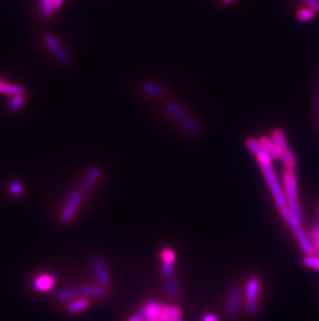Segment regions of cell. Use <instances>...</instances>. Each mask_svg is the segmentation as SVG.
<instances>
[{"label":"cell","instance_id":"obj_6","mask_svg":"<svg viewBox=\"0 0 319 321\" xmlns=\"http://www.w3.org/2000/svg\"><path fill=\"white\" fill-rule=\"evenodd\" d=\"M260 294V279L257 275H251L246 284V309L250 314H255L258 310V301Z\"/></svg>","mask_w":319,"mask_h":321},{"label":"cell","instance_id":"obj_32","mask_svg":"<svg viewBox=\"0 0 319 321\" xmlns=\"http://www.w3.org/2000/svg\"><path fill=\"white\" fill-rule=\"evenodd\" d=\"M128 321H145V319H144V316L143 314L141 313V311H139L138 313H137V314L131 316L130 318H128Z\"/></svg>","mask_w":319,"mask_h":321},{"label":"cell","instance_id":"obj_4","mask_svg":"<svg viewBox=\"0 0 319 321\" xmlns=\"http://www.w3.org/2000/svg\"><path fill=\"white\" fill-rule=\"evenodd\" d=\"M164 108L174 120L190 134H197L200 131L199 124L193 117L190 116L187 111L182 108L175 101L168 100L164 103Z\"/></svg>","mask_w":319,"mask_h":321},{"label":"cell","instance_id":"obj_10","mask_svg":"<svg viewBox=\"0 0 319 321\" xmlns=\"http://www.w3.org/2000/svg\"><path fill=\"white\" fill-rule=\"evenodd\" d=\"M246 146L248 148V150L255 155L258 164L259 163L271 164L272 163L273 159L271 157L269 153H267L263 150V148L261 147L259 140H257L256 138H253V137H250L246 141Z\"/></svg>","mask_w":319,"mask_h":321},{"label":"cell","instance_id":"obj_24","mask_svg":"<svg viewBox=\"0 0 319 321\" xmlns=\"http://www.w3.org/2000/svg\"><path fill=\"white\" fill-rule=\"evenodd\" d=\"M181 312L180 309L175 307V305L164 304L162 305V315L161 318H177L180 317Z\"/></svg>","mask_w":319,"mask_h":321},{"label":"cell","instance_id":"obj_13","mask_svg":"<svg viewBox=\"0 0 319 321\" xmlns=\"http://www.w3.org/2000/svg\"><path fill=\"white\" fill-rule=\"evenodd\" d=\"M145 321L159 320L162 315V304L156 301H148L141 310Z\"/></svg>","mask_w":319,"mask_h":321},{"label":"cell","instance_id":"obj_15","mask_svg":"<svg viewBox=\"0 0 319 321\" xmlns=\"http://www.w3.org/2000/svg\"><path fill=\"white\" fill-rule=\"evenodd\" d=\"M64 0H40L41 9H42V17L44 19L50 18L53 13L57 11L60 6L63 5Z\"/></svg>","mask_w":319,"mask_h":321},{"label":"cell","instance_id":"obj_18","mask_svg":"<svg viewBox=\"0 0 319 321\" xmlns=\"http://www.w3.org/2000/svg\"><path fill=\"white\" fill-rule=\"evenodd\" d=\"M89 307V301L86 297L82 296L80 298H75L66 305V310L72 314H78L80 312L85 311Z\"/></svg>","mask_w":319,"mask_h":321},{"label":"cell","instance_id":"obj_21","mask_svg":"<svg viewBox=\"0 0 319 321\" xmlns=\"http://www.w3.org/2000/svg\"><path fill=\"white\" fill-rule=\"evenodd\" d=\"M56 300L59 302H70L80 297L77 288H64L56 292Z\"/></svg>","mask_w":319,"mask_h":321},{"label":"cell","instance_id":"obj_9","mask_svg":"<svg viewBox=\"0 0 319 321\" xmlns=\"http://www.w3.org/2000/svg\"><path fill=\"white\" fill-rule=\"evenodd\" d=\"M55 282L56 279L54 277V274L50 273V272H44L32 280V288L37 291V292H49L50 290L53 289V287L55 286Z\"/></svg>","mask_w":319,"mask_h":321},{"label":"cell","instance_id":"obj_34","mask_svg":"<svg viewBox=\"0 0 319 321\" xmlns=\"http://www.w3.org/2000/svg\"><path fill=\"white\" fill-rule=\"evenodd\" d=\"M158 321H182V319L180 317H177V318H160Z\"/></svg>","mask_w":319,"mask_h":321},{"label":"cell","instance_id":"obj_26","mask_svg":"<svg viewBox=\"0 0 319 321\" xmlns=\"http://www.w3.org/2000/svg\"><path fill=\"white\" fill-rule=\"evenodd\" d=\"M165 289H166V293L170 297H175L178 293L177 282L174 279H168V281H167L165 284Z\"/></svg>","mask_w":319,"mask_h":321},{"label":"cell","instance_id":"obj_35","mask_svg":"<svg viewBox=\"0 0 319 321\" xmlns=\"http://www.w3.org/2000/svg\"><path fill=\"white\" fill-rule=\"evenodd\" d=\"M234 0H221V2H223L224 4H228V3H231Z\"/></svg>","mask_w":319,"mask_h":321},{"label":"cell","instance_id":"obj_20","mask_svg":"<svg viewBox=\"0 0 319 321\" xmlns=\"http://www.w3.org/2000/svg\"><path fill=\"white\" fill-rule=\"evenodd\" d=\"M141 89L143 93L149 96H162L165 93V88L162 84L150 81L143 82L141 84Z\"/></svg>","mask_w":319,"mask_h":321},{"label":"cell","instance_id":"obj_16","mask_svg":"<svg viewBox=\"0 0 319 321\" xmlns=\"http://www.w3.org/2000/svg\"><path fill=\"white\" fill-rule=\"evenodd\" d=\"M259 143L263 148V150L269 153L272 159H281V153L279 149L271 136H261L259 138Z\"/></svg>","mask_w":319,"mask_h":321},{"label":"cell","instance_id":"obj_8","mask_svg":"<svg viewBox=\"0 0 319 321\" xmlns=\"http://www.w3.org/2000/svg\"><path fill=\"white\" fill-rule=\"evenodd\" d=\"M44 42L52 51V53L54 54L55 58L59 63H62L64 65L70 64L71 62L70 54H68V52L65 50V48L63 46V44L58 41L55 35H53L51 34H45Z\"/></svg>","mask_w":319,"mask_h":321},{"label":"cell","instance_id":"obj_2","mask_svg":"<svg viewBox=\"0 0 319 321\" xmlns=\"http://www.w3.org/2000/svg\"><path fill=\"white\" fill-rule=\"evenodd\" d=\"M282 181L287 207L289 208L300 220H302L303 211L299 201L298 179H296L295 170L292 169H285L283 170Z\"/></svg>","mask_w":319,"mask_h":321},{"label":"cell","instance_id":"obj_25","mask_svg":"<svg viewBox=\"0 0 319 321\" xmlns=\"http://www.w3.org/2000/svg\"><path fill=\"white\" fill-rule=\"evenodd\" d=\"M302 264L311 270H319V257L318 256H305L302 259Z\"/></svg>","mask_w":319,"mask_h":321},{"label":"cell","instance_id":"obj_29","mask_svg":"<svg viewBox=\"0 0 319 321\" xmlns=\"http://www.w3.org/2000/svg\"><path fill=\"white\" fill-rule=\"evenodd\" d=\"M161 259L163 262H174L175 261V253L171 249H164L161 252Z\"/></svg>","mask_w":319,"mask_h":321},{"label":"cell","instance_id":"obj_17","mask_svg":"<svg viewBox=\"0 0 319 321\" xmlns=\"http://www.w3.org/2000/svg\"><path fill=\"white\" fill-rule=\"evenodd\" d=\"M101 174H102V170L98 168L91 169L87 173V175L84 179V181H83L82 191L83 192H89L91 189H93L95 184L98 180V178L101 177Z\"/></svg>","mask_w":319,"mask_h":321},{"label":"cell","instance_id":"obj_12","mask_svg":"<svg viewBox=\"0 0 319 321\" xmlns=\"http://www.w3.org/2000/svg\"><path fill=\"white\" fill-rule=\"evenodd\" d=\"M241 302H242V291L239 288L233 289L227 298L226 307H225L226 312L229 315H235L239 309L240 308Z\"/></svg>","mask_w":319,"mask_h":321},{"label":"cell","instance_id":"obj_22","mask_svg":"<svg viewBox=\"0 0 319 321\" xmlns=\"http://www.w3.org/2000/svg\"><path fill=\"white\" fill-rule=\"evenodd\" d=\"M308 235L310 237L311 242L313 244L315 255L319 257V221L312 222V225L310 226Z\"/></svg>","mask_w":319,"mask_h":321},{"label":"cell","instance_id":"obj_19","mask_svg":"<svg viewBox=\"0 0 319 321\" xmlns=\"http://www.w3.org/2000/svg\"><path fill=\"white\" fill-rule=\"evenodd\" d=\"M0 94L7 95V96H15V95H20V94H25V88L18 85V84H7L6 81L0 78Z\"/></svg>","mask_w":319,"mask_h":321},{"label":"cell","instance_id":"obj_27","mask_svg":"<svg viewBox=\"0 0 319 321\" xmlns=\"http://www.w3.org/2000/svg\"><path fill=\"white\" fill-rule=\"evenodd\" d=\"M315 15V12H313L309 7H305V9H301L298 14H296V17L301 21V22H308L310 20H312Z\"/></svg>","mask_w":319,"mask_h":321},{"label":"cell","instance_id":"obj_1","mask_svg":"<svg viewBox=\"0 0 319 321\" xmlns=\"http://www.w3.org/2000/svg\"><path fill=\"white\" fill-rule=\"evenodd\" d=\"M280 213L286 222V225L292 231L295 240L298 242L302 252L305 253V256L315 255V250L312 242L310 240V237L302 227V220H300L288 207L280 209Z\"/></svg>","mask_w":319,"mask_h":321},{"label":"cell","instance_id":"obj_3","mask_svg":"<svg viewBox=\"0 0 319 321\" xmlns=\"http://www.w3.org/2000/svg\"><path fill=\"white\" fill-rule=\"evenodd\" d=\"M259 168L262 171V175L265 179V182H267V184L269 186V189L273 198V201H275L276 206L279 209H283V208L287 207L283 186L279 181V178L276 174V171L272 168V163L271 164L259 163Z\"/></svg>","mask_w":319,"mask_h":321},{"label":"cell","instance_id":"obj_23","mask_svg":"<svg viewBox=\"0 0 319 321\" xmlns=\"http://www.w3.org/2000/svg\"><path fill=\"white\" fill-rule=\"evenodd\" d=\"M26 98H25V94H20V95H15L12 96V98L9 102V108L12 111H19L23 105L25 104Z\"/></svg>","mask_w":319,"mask_h":321},{"label":"cell","instance_id":"obj_31","mask_svg":"<svg viewBox=\"0 0 319 321\" xmlns=\"http://www.w3.org/2000/svg\"><path fill=\"white\" fill-rule=\"evenodd\" d=\"M303 1L313 12H319V0H303Z\"/></svg>","mask_w":319,"mask_h":321},{"label":"cell","instance_id":"obj_7","mask_svg":"<svg viewBox=\"0 0 319 321\" xmlns=\"http://www.w3.org/2000/svg\"><path fill=\"white\" fill-rule=\"evenodd\" d=\"M83 200V191L82 190H75L73 191L67 198V201L63 208L62 212H60V220L64 223L71 222L72 220L75 218L76 212L79 209Z\"/></svg>","mask_w":319,"mask_h":321},{"label":"cell","instance_id":"obj_11","mask_svg":"<svg viewBox=\"0 0 319 321\" xmlns=\"http://www.w3.org/2000/svg\"><path fill=\"white\" fill-rule=\"evenodd\" d=\"M93 268L96 274L97 282L100 283L101 286H107L110 284V275L106 266L105 261L102 258H95L93 261Z\"/></svg>","mask_w":319,"mask_h":321},{"label":"cell","instance_id":"obj_36","mask_svg":"<svg viewBox=\"0 0 319 321\" xmlns=\"http://www.w3.org/2000/svg\"><path fill=\"white\" fill-rule=\"evenodd\" d=\"M147 321H157V320H147Z\"/></svg>","mask_w":319,"mask_h":321},{"label":"cell","instance_id":"obj_30","mask_svg":"<svg viewBox=\"0 0 319 321\" xmlns=\"http://www.w3.org/2000/svg\"><path fill=\"white\" fill-rule=\"evenodd\" d=\"M173 270H174V262H163L162 271H163V274L166 275V277H169V275H171Z\"/></svg>","mask_w":319,"mask_h":321},{"label":"cell","instance_id":"obj_14","mask_svg":"<svg viewBox=\"0 0 319 321\" xmlns=\"http://www.w3.org/2000/svg\"><path fill=\"white\" fill-rule=\"evenodd\" d=\"M77 290L79 296L84 297H105L107 295V289L104 286H80Z\"/></svg>","mask_w":319,"mask_h":321},{"label":"cell","instance_id":"obj_5","mask_svg":"<svg viewBox=\"0 0 319 321\" xmlns=\"http://www.w3.org/2000/svg\"><path fill=\"white\" fill-rule=\"evenodd\" d=\"M271 137L275 141V144L279 149L281 153V160H282L285 166V169H294L296 167V159L289 145H288L285 133L280 129H275L271 132Z\"/></svg>","mask_w":319,"mask_h":321},{"label":"cell","instance_id":"obj_28","mask_svg":"<svg viewBox=\"0 0 319 321\" xmlns=\"http://www.w3.org/2000/svg\"><path fill=\"white\" fill-rule=\"evenodd\" d=\"M9 190L13 196H21L23 191H24V187H23L21 182L13 181L9 184Z\"/></svg>","mask_w":319,"mask_h":321},{"label":"cell","instance_id":"obj_33","mask_svg":"<svg viewBox=\"0 0 319 321\" xmlns=\"http://www.w3.org/2000/svg\"><path fill=\"white\" fill-rule=\"evenodd\" d=\"M202 321H219V319L214 314H207L203 317Z\"/></svg>","mask_w":319,"mask_h":321}]
</instances>
